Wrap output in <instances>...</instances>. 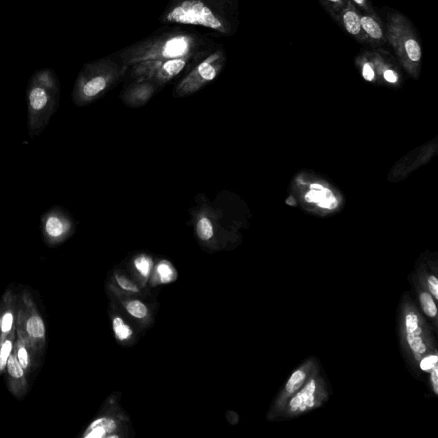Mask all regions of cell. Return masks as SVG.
<instances>
[{
    "label": "cell",
    "mask_w": 438,
    "mask_h": 438,
    "mask_svg": "<svg viewBox=\"0 0 438 438\" xmlns=\"http://www.w3.org/2000/svg\"><path fill=\"white\" fill-rule=\"evenodd\" d=\"M60 85L51 69L33 74L27 88V128L33 138L42 133L58 108Z\"/></svg>",
    "instance_id": "obj_1"
},
{
    "label": "cell",
    "mask_w": 438,
    "mask_h": 438,
    "mask_svg": "<svg viewBox=\"0 0 438 438\" xmlns=\"http://www.w3.org/2000/svg\"><path fill=\"white\" fill-rule=\"evenodd\" d=\"M169 18L182 24L200 25L215 30H224V26L220 21L213 15L208 7L199 0L185 1L173 9Z\"/></svg>",
    "instance_id": "obj_2"
},
{
    "label": "cell",
    "mask_w": 438,
    "mask_h": 438,
    "mask_svg": "<svg viewBox=\"0 0 438 438\" xmlns=\"http://www.w3.org/2000/svg\"><path fill=\"white\" fill-rule=\"evenodd\" d=\"M40 226L45 238L55 242L70 236L75 230L76 222L64 207L56 206L42 215Z\"/></svg>",
    "instance_id": "obj_3"
},
{
    "label": "cell",
    "mask_w": 438,
    "mask_h": 438,
    "mask_svg": "<svg viewBox=\"0 0 438 438\" xmlns=\"http://www.w3.org/2000/svg\"><path fill=\"white\" fill-rule=\"evenodd\" d=\"M218 222L212 208H201L196 214L195 231L202 242L211 241L216 234Z\"/></svg>",
    "instance_id": "obj_4"
},
{
    "label": "cell",
    "mask_w": 438,
    "mask_h": 438,
    "mask_svg": "<svg viewBox=\"0 0 438 438\" xmlns=\"http://www.w3.org/2000/svg\"><path fill=\"white\" fill-rule=\"evenodd\" d=\"M406 334L409 348L417 354H425L426 347L422 338V330L417 315L411 311L405 317Z\"/></svg>",
    "instance_id": "obj_5"
},
{
    "label": "cell",
    "mask_w": 438,
    "mask_h": 438,
    "mask_svg": "<svg viewBox=\"0 0 438 438\" xmlns=\"http://www.w3.org/2000/svg\"><path fill=\"white\" fill-rule=\"evenodd\" d=\"M317 390V383L314 379L309 381L299 392L290 400V411L293 413L304 412L311 409L315 406V394Z\"/></svg>",
    "instance_id": "obj_6"
},
{
    "label": "cell",
    "mask_w": 438,
    "mask_h": 438,
    "mask_svg": "<svg viewBox=\"0 0 438 438\" xmlns=\"http://www.w3.org/2000/svg\"><path fill=\"white\" fill-rule=\"evenodd\" d=\"M117 423L112 418H100L94 420L88 426V429L84 434L86 438H108V434L115 431Z\"/></svg>",
    "instance_id": "obj_7"
},
{
    "label": "cell",
    "mask_w": 438,
    "mask_h": 438,
    "mask_svg": "<svg viewBox=\"0 0 438 438\" xmlns=\"http://www.w3.org/2000/svg\"><path fill=\"white\" fill-rule=\"evenodd\" d=\"M153 93V89L149 87H140L130 91L129 94H125L123 98L125 105L132 108L142 107L148 102Z\"/></svg>",
    "instance_id": "obj_8"
},
{
    "label": "cell",
    "mask_w": 438,
    "mask_h": 438,
    "mask_svg": "<svg viewBox=\"0 0 438 438\" xmlns=\"http://www.w3.org/2000/svg\"><path fill=\"white\" fill-rule=\"evenodd\" d=\"M188 51V41L185 37H176L169 39L165 44L163 55L165 58H177L184 56Z\"/></svg>",
    "instance_id": "obj_9"
},
{
    "label": "cell",
    "mask_w": 438,
    "mask_h": 438,
    "mask_svg": "<svg viewBox=\"0 0 438 438\" xmlns=\"http://www.w3.org/2000/svg\"><path fill=\"white\" fill-rule=\"evenodd\" d=\"M342 22L348 33L354 36H358L361 33L362 28L360 17L353 8H348L345 10L342 15Z\"/></svg>",
    "instance_id": "obj_10"
},
{
    "label": "cell",
    "mask_w": 438,
    "mask_h": 438,
    "mask_svg": "<svg viewBox=\"0 0 438 438\" xmlns=\"http://www.w3.org/2000/svg\"><path fill=\"white\" fill-rule=\"evenodd\" d=\"M401 46L402 47V52L405 53L406 58L413 63L420 62L421 59V48L416 39H413L412 37L402 39Z\"/></svg>",
    "instance_id": "obj_11"
},
{
    "label": "cell",
    "mask_w": 438,
    "mask_h": 438,
    "mask_svg": "<svg viewBox=\"0 0 438 438\" xmlns=\"http://www.w3.org/2000/svg\"><path fill=\"white\" fill-rule=\"evenodd\" d=\"M361 22V28L371 39L374 40H380L384 36V33L378 23V21H375L374 19L371 16H362L360 17Z\"/></svg>",
    "instance_id": "obj_12"
},
{
    "label": "cell",
    "mask_w": 438,
    "mask_h": 438,
    "mask_svg": "<svg viewBox=\"0 0 438 438\" xmlns=\"http://www.w3.org/2000/svg\"><path fill=\"white\" fill-rule=\"evenodd\" d=\"M185 65L186 62L181 58H173L167 61L166 63L163 64L162 68L163 72L158 75V78L160 80H166L172 76H176L184 69Z\"/></svg>",
    "instance_id": "obj_13"
},
{
    "label": "cell",
    "mask_w": 438,
    "mask_h": 438,
    "mask_svg": "<svg viewBox=\"0 0 438 438\" xmlns=\"http://www.w3.org/2000/svg\"><path fill=\"white\" fill-rule=\"evenodd\" d=\"M156 272L161 284H168L174 281L176 278L175 267L168 260H161L157 265Z\"/></svg>",
    "instance_id": "obj_14"
},
{
    "label": "cell",
    "mask_w": 438,
    "mask_h": 438,
    "mask_svg": "<svg viewBox=\"0 0 438 438\" xmlns=\"http://www.w3.org/2000/svg\"><path fill=\"white\" fill-rule=\"evenodd\" d=\"M112 329H113L116 337L121 342L130 340L133 335L132 329L124 322L121 317H118V316L112 319Z\"/></svg>",
    "instance_id": "obj_15"
},
{
    "label": "cell",
    "mask_w": 438,
    "mask_h": 438,
    "mask_svg": "<svg viewBox=\"0 0 438 438\" xmlns=\"http://www.w3.org/2000/svg\"><path fill=\"white\" fill-rule=\"evenodd\" d=\"M133 264L136 271L139 272L140 275L142 276L143 278H148L153 267V261L151 258L146 254H140L135 258Z\"/></svg>",
    "instance_id": "obj_16"
},
{
    "label": "cell",
    "mask_w": 438,
    "mask_h": 438,
    "mask_svg": "<svg viewBox=\"0 0 438 438\" xmlns=\"http://www.w3.org/2000/svg\"><path fill=\"white\" fill-rule=\"evenodd\" d=\"M306 374L303 370H297L296 372H293L291 375L290 379L288 380L285 390L288 394H294L303 386L305 383Z\"/></svg>",
    "instance_id": "obj_17"
},
{
    "label": "cell",
    "mask_w": 438,
    "mask_h": 438,
    "mask_svg": "<svg viewBox=\"0 0 438 438\" xmlns=\"http://www.w3.org/2000/svg\"><path fill=\"white\" fill-rule=\"evenodd\" d=\"M27 330L29 335L40 338L45 335V326L42 319L37 316L31 317L27 322Z\"/></svg>",
    "instance_id": "obj_18"
},
{
    "label": "cell",
    "mask_w": 438,
    "mask_h": 438,
    "mask_svg": "<svg viewBox=\"0 0 438 438\" xmlns=\"http://www.w3.org/2000/svg\"><path fill=\"white\" fill-rule=\"evenodd\" d=\"M126 310L132 317L137 319L145 318L148 315V308L140 300H131L126 305Z\"/></svg>",
    "instance_id": "obj_19"
},
{
    "label": "cell",
    "mask_w": 438,
    "mask_h": 438,
    "mask_svg": "<svg viewBox=\"0 0 438 438\" xmlns=\"http://www.w3.org/2000/svg\"><path fill=\"white\" fill-rule=\"evenodd\" d=\"M420 301L424 313L430 317H435L438 312L435 301L430 293L424 292L420 295Z\"/></svg>",
    "instance_id": "obj_20"
},
{
    "label": "cell",
    "mask_w": 438,
    "mask_h": 438,
    "mask_svg": "<svg viewBox=\"0 0 438 438\" xmlns=\"http://www.w3.org/2000/svg\"><path fill=\"white\" fill-rule=\"evenodd\" d=\"M198 76L200 77V86L204 82H210L215 79L217 76V70L212 64L207 62L200 64L197 69Z\"/></svg>",
    "instance_id": "obj_21"
},
{
    "label": "cell",
    "mask_w": 438,
    "mask_h": 438,
    "mask_svg": "<svg viewBox=\"0 0 438 438\" xmlns=\"http://www.w3.org/2000/svg\"><path fill=\"white\" fill-rule=\"evenodd\" d=\"M7 367H8V372L13 378H20L23 376V368L14 354L9 355L7 362Z\"/></svg>",
    "instance_id": "obj_22"
},
{
    "label": "cell",
    "mask_w": 438,
    "mask_h": 438,
    "mask_svg": "<svg viewBox=\"0 0 438 438\" xmlns=\"http://www.w3.org/2000/svg\"><path fill=\"white\" fill-rule=\"evenodd\" d=\"M116 282L118 284V286L121 288L122 290L128 291V292H133V293H138L140 290L138 286L136 285L134 282L131 281L130 278H128L122 274H116Z\"/></svg>",
    "instance_id": "obj_23"
},
{
    "label": "cell",
    "mask_w": 438,
    "mask_h": 438,
    "mask_svg": "<svg viewBox=\"0 0 438 438\" xmlns=\"http://www.w3.org/2000/svg\"><path fill=\"white\" fill-rule=\"evenodd\" d=\"M12 350V343L9 341L3 343L2 348L0 349V371H2L6 366L7 360L9 359L10 353Z\"/></svg>",
    "instance_id": "obj_24"
},
{
    "label": "cell",
    "mask_w": 438,
    "mask_h": 438,
    "mask_svg": "<svg viewBox=\"0 0 438 438\" xmlns=\"http://www.w3.org/2000/svg\"><path fill=\"white\" fill-rule=\"evenodd\" d=\"M438 357L437 354H431L420 360V367L423 372H430L438 364Z\"/></svg>",
    "instance_id": "obj_25"
},
{
    "label": "cell",
    "mask_w": 438,
    "mask_h": 438,
    "mask_svg": "<svg viewBox=\"0 0 438 438\" xmlns=\"http://www.w3.org/2000/svg\"><path fill=\"white\" fill-rule=\"evenodd\" d=\"M427 284L429 289L430 293H432V296L434 297L436 300H438V280L435 276H430L427 279Z\"/></svg>",
    "instance_id": "obj_26"
},
{
    "label": "cell",
    "mask_w": 438,
    "mask_h": 438,
    "mask_svg": "<svg viewBox=\"0 0 438 438\" xmlns=\"http://www.w3.org/2000/svg\"><path fill=\"white\" fill-rule=\"evenodd\" d=\"M323 199L324 197L321 190H311L305 195V200L309 203H318Z\"/></svg>",
    "instance_id": "obj_27"
},
{
    "label": "cell",
    "mask_w": 438,
    "mask_h": 438,
    "mask_svg": "<svg viewBox=\"0 0 438 438\" xmlns=\"http://www.w3.org/2000/svg\"><path fill=\"white\" fill-rule=\"evenodd\" d=\"M431 381H432V387L433 392L435 395H438V366L436 365L431 371Z\"/></svg>",
    "instance_id": "obj_28"
},
{
    "label": "cell",
    "mask_w": 438,
    "mask_h": 438,
    "mask_svg": "<svg viewBox=\"0 0 438 438\" xmlns=\"http://www.w3.org/2000/svg\"><path fill=\"white\" fill-rule=\"evenodd\" d=\"M13 323V316L11 313H6L3 317V322H2V331L3 333L9 332L11 329Z\"/></svg>",
    "instance_id": "obj_29"
},
{
    "label": "cell",
    "mask_w": 438,
    "mask_h": 438,
    "mask_svg": "<svg viewBox=\"0 0 438 438\" xmlns=\"http://www.w3.org/2000/svg\"><path fill=\"white\" fill-rule=\"evenodd\" d=\"M362 75L363 77L366 79V81H368V82H372V80L374 79V70L372 69V65L369 64V63H366V64H364V66H363Z\"/></svg>",
    "instance_id": "obj_30"
},
{
    "label": "cell",
    "mask_w": 438,
    "mask_h": 438,
    "mask_svg": "<svg viewBox=\"0 0 438 438\" xmlns=\"http://www.w3.org/2000/svg\"><path fill=\"white\" fill-rule=\"evenodd\" d=\"M317 204L321 207L334 209L337 206V200H335V198L332 196L331 198H324V199L321 200Z\"/></svg>",
    "instance_id": "obj_31"
},
{
    "label": "cell",
    "mask_w": 438,
    "mask_h": 438,
    "mask_svg": "<svg viewBox=\"0 0 438 438\" xmlns=\"http://www.w3.org/2000/svg\"><path fill=\"white\" fill-rule=\"evenodd\" d=\"M18 360L22 368H27L28 366V355L25 348H21L19 349Z\"/></svg>",
    "instance_id": "obj_32"
},
{
    "label": "cell",
    "mask_w": 438,
    "mask_h": 438,
    "mask_svg": "<svg viewBox=\"0 0 438 438\" xmlns=\"http://www.w3.org/2000/svg\"><path fill=\"white\" fill-rule=\"evenodd\" d=\"M384 77L387 82H390V83H395L398 80L397 75L394 72L393 70H385L384 73Z\"/></svg>",
    "instance_id": "obj_33"
},
{
    "label": "cell",
    "mask_w": 438,
    "mask_h": 438,
    "mask_svg": "<svg viewBox=\"0 0 438 438\" xmlns=\"http://www.w3.org/2000/svg\"><path fill=\"white\" fill-rule=\"evenodd\" d=\"M326 1L334 5H342V0H326Z\"/></svg>",
    "instance_id": "obj_34"
},
{
    "label": "cell",
    "mask_w": 438,
    "mask_h": 438,
    "mask_svg": "<svg viewBox=\"0 0 438 438\" xmlns=\"http://www.w3.org/2000/svg\"><path fill=\"white\" fill-rule=\"evenodd\" d=\"M354 2L362 8L366 5V0H354Z\"/></svg>",
    "instance_id": "obj_35"
},
{
    "label": "cell",
    "mask_w": 438,
    "mask_h": 438,
    "mask_svg": "<svg viewBox=\"0 0 438 438\" xmlns=\"http://www.w3.org/2000/svg\"><path fill=\"white\" fill-rule=\"evenodd\" d=\"M311 190H322L323 189V186H321V185L318 184H312L311 185Z\"/></svg>",
    "instance_id": "obj_36"
}]
</instances>
